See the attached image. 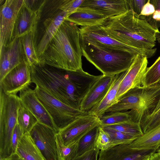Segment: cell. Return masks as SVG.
Instances as JSON below:
<instances>
[{
  "instance_id": "cell-1",
  "label": "cell",
  "mask_w": 160,
  "mask_h": 160,
  "mask_svg": "<svg viewBox=\"0 0 160 160\" xmlns=\"http://www.w3.org/2000/svg\"><path fill=\"white\" fill-rule=\"evenodd\" d=\"M30 67L32 83L64 103L77 108L83 83L75 71L42 63Z\"/></svg>"
},
{
  "instance_id": "cell-2",
  "label": "cell",
  "mask_w": 160,
  "mask_h": 160,
  "mask_svg": "<svg viewBox=\"0 0 160 160\" xmlns=\"http://www.w3.org/2000/svg\"><path fill=\"white\" fill-rule=\"evenodd\" d=\"M80 30L65 20L40 58V62L69 71L82 69Z\"/></svg>"
},
{
  "instance_id": "cell-3",
  "label": "cell",
  "mask_w": 160,
  "mask_h": 160,
  "mask_svg": "<svg viewBox=\"0 0 160 160\" xmlns=\"http://www.w3.org/2000/svg\"><path fill=\"white\" fill-rule=\"evenodd\" d=\"M101 27L112 37L132 47L146 49L156 45V30L148 21L136 17L131 10L108 18Z\"/></svg>"
},
{
  "instance_id": "cell-4",
  "label": "cell",
  "mask_w": 160,
  "mask_h": 160,
  "mask_svg": "<svg viewBox=\"0 0 160 160\" xmlns=\"http://www.w3.org/2000/svg\"><path fill=\"white\" fill-rule=\"evenodd\" d=\"M82 56L103 75H115L126 71L136 54L98 43L86 42L80 38Z\"/></svg>"
},
{
  "instance_id": "cell-5",
  "label": "cell",
  "mask_w": 160,
  "mask_h": 160,
  "mask_svg": "<svg viewBox=\"0 0 160 160\" xmlns=\"http://www.w3.org/2000/svg\"><path fill=\"white\" fill-rule=\"evenodd\" d=\"M62 0H45L39 12L35 43L39 59L68 17L66 12L60 9Z\"/></svg>"
},
{
  "instance_id": "cell-6",
  "label": "cell",
  "mask_w": 160,
  "mask_h": 160,
  "mask_svg": "<svg viewBox=\"0 0 160 160\" xmlns=\"http://www.w3.org/2000/svg\"><path fill=\"white\" fill-rule=\"evenodd\" d=\"M20 103V98L17 94H7L0 89V157L2 158L12 154L11 138L17 123Z\"/></svg>"
},
{
  "instance_id": "cell-7",
  "label": "cell",
  "mask_w": 160,
  "mask_h": 160,
  "mask_svg": "<svg viewBox=\"0 0 160 160\" xmlns=\"http://www.w3.org/2000/svg\"><path fill=\"white\" fill-rule=\"evenodd\" d=\"M160 98V82L131 89L124 94V102L132 119L141 123L155 108Z\"/></svg>"
},
{
  "instance_id": "cell-8",
  "label": "cell",
  "mask_w": 160,
  "mask_h": 160,
  "mask_svg": "<svg viewBox=\"0 0 160 160\" xmlns=\"http://www.w3.org/2000/svg\"><path fill=\"white\" fill-rule=\"evenodd\" d=\"M34 90L38 99L52 118L58 132L77 118L88 114L64 103L37 86Z\"/></svg>"
},
{
  "instance_id": "cell-9",
  "label": "cell",
  "mask_w": 160,
  "mask_h": 160,
  "mask_svg": "<svg viewBox=\"0 0 160 160\" xmlns=\"http://www.w3.org/2000/svg\"><path fill=\"white\" fill-rule=\"evenodd\" d=\"M80 38L84 42L98 43L119 48L135 54H140L151 58L157 49H146L131 47L120 42L111 36L101 26L81 27L79 28Z\"/></svg>"
},
{
  "instance_id": "cell-10",
  "label": "cell",
  "mask_w": 160,
  "mask_h": 160,
  "mask_svg": "<svg viewBox=\"0 0 160 160\" xmlns=\"http://www.w3.org/2000/svg\"><path fill=\"white\" fill-rule=\"evenodd\" d=\"M44 1L41 4L38 0H24L17 18L12 39L21 38L31 32H35L39 12Z\"/></svg>"
},
{
  "instance_id": "cell-11",
  "label": "cell",
  "mask_w": 160,
  "mask_h": 160,
  "mask_svg": "<svg viewBox=\"0 0 160 160\" xmlns=\"http://www.w3.org/2000/svg\"><path fill=\"white\" fill-rule=\"evenodd\" d=\"M24 0H6L0 6V49L12 42L14 26Z\"/></svg>"
},
{
  "instance_id": "cell-12",
  "label": "cell",
  "mask_w": 160,
  "mask_h": 160,
  "mask_svg": "<svg viewBox=\"0 0 160 160\" xmlns=\"http://www.w3.org/2000/svg\"><path fill=\"white\" fill-rule=\"evenodd\" d=\"M57 132L51 128L39 122L29 132L45 160H59L56 141Z\"/></svg>"
},
{
  "instance_id": "cell-13",
  "label": "cell",
  "mask_w": 160,
  "mask_h": 160,
  "mask_svg": "<svg viewBox=\"0 0 160 160\" xmlns=\"http://www.w3.org/2000/svg\"><path fill=\"white\" fill-rule=\"evenodd\" d=\"M99 125V118L88 113L77 118L58 133L63 144L68 145L78 142L90 131Z\"/></svg>"
},
{
  "instance_id": "cell-14",
  "label": "cell",
  "mask_w": 160,
  "mask_h": 160,
  "mask_svg": "<svg viewBox=\"0 0 160 160\" xmlns=\"http://www.w3.org/2000/svg\"><path fill=\"white\" fill-rule=\"evenodd\" d=\"M148 58L143 55H136L120 83L116 95V102L130 90L142 86L148 68Z\"/></svg>"
},
{
  "instance_id": "cell-15",
  "label": "cell",
  "mask_w": 160,
  "mask_h": 160,
  "mask_svg": "<svg viewBox=\"0 0 160 160\" xmlns=\"http://www.w3.org/2000/svg\"><path fill=\"white\" fill-rule=\"evenodd\" d=\"M31 83V67L25 62L13 68L0 81V89L7 94H17Z\"/></svg>"
},
{
  "instance_id": "cell-16",
  "label": "cell",
  "mask_w": 160,
  "mask_h": 160,
  "mask_svg": "<svg viewBox=\"0 0 160 160\" xmlns=\"http://www.w3.org/2000/svg\"><path fill=\"white\" fill-rule=\"evenodd\" d=\"M26 61L21 38H15L0 49V81L11 70Z\"/></svg>"
},
{
  "instance_id": "cell-17",
  "label": "cell",
  "mask_w": 160,
  "mask_h": 160,
  "mask_svg": "<svg viewBox=\"0 0 160 160\" xmlns=\"http://www.w3.org/2000/svg\"><path fill=\"white\" fill-rule=\"evenodd\" d=\"M79 8L94 12L108 18L130 9L127 0H84Z\"/></svg>"
},
{
  "instance_id": "cell-18",
  "label": "cell",
  "mask_w": 160,
  "mask_h": 160,
  "mask_svg": "<svg viewBox=\"0 0 160 160\" xmlns=\"http://www.w3.org/2000/svg\"><path fill=\"white\" fill-rule=\"evenodd\" d=\"M115 75H102L90 88L83 98L80 110L88 112L103 99L110 88Z\"/></svg>"
},
{
  "instance_id": "cell-19",
  "label": "cell",
  "mask_w": 160,
  "mask_h": 160,
  "mask_svg": "<svg viewBox=\"0 0 160 160\" xmlns=\"http://www.w3.org/2000/svg\"><path fill=\"white\" fill-rule=\"evenodd\" d=\"M19 96L23 104L35 116L38 122L57 132L52 118L38 99L34 89L28 87L20 92Z\"/></svg>"
},
{
  "instance_id": "cell-20",
  "label": "cell",
  "mask_w": 160,
  "mask_h": 160,
  "mask_svg": "<svg viewBox=\"0 0 160 160\" xmlns=\"http://www.w3.org/2000/svg\"><path fill=\"white\" fill-rule=\"evenodd\" d=\"M155 151L136 150L132 149L130 144H122L100 150L98 160H143Z\"/></svg>"
},
{
  "instance_id": "cell-21",
  "label": "cell",
  "mask_w": 160,
  "mask_h": 160,
  "mask_svg": "<svg viewBox=\"0 0 160 160\" xmlns=\"http://www.w3.org/2000/svg\"><path fill=\"white\" fill-rule=\"evenodd\" d=\"M130 146L136 150L156 151L160 147V123L138 138Z\"/></svg>"
},
{
  "instance_id": "cell-22",
  "label": "cell",
  "mask_w": 160,
  "mask_h": 160,
  "mask_svg": "<svg viewBox=\"0 0 160 160\" xmlns=\"http://www.w3.org/2000/svg\"><path fill=\"white\" fill-rule=\"evenodd\" d=\"M126 71L115 75L112 84L105 97L96 106L89 110L88 112V114L99 118L116 102V95L118 88L125 74Z\"/></svg>"
},
{
  "instance_id": "cell-23",
  "label": "cell",
  "mask_w": 160,
  "mask_h": 160,
  "mask_svg": "<svg viewBox=\"0 0 160 160\" xmlns=\"http://www.w3.org/2000/svg\"><path fill=\"white\" fill-rule=\"evenodd\" d=\"M107 18L94 12L79 8L75 12L69 15L65 20L72 22L77 26L88 27L101 26Z\"/></svg>"
},
{
  "instance_id": "cell-24",
  "label": "cell",
  "mask_w": 160,
  "mask_h": 160,
  "mask_svg": "<svg viewBox=\"0 0 160 160\" xmlns=\"http://www.w3.org/2000/svg\"><path fill=\"white\" fill-rule=\"evenodd\" d=\"M15 153L24 160H45L29 132L22 136L18 142Z\"/></svg>"
},
{
  "instance_id": "cell-25",
  "label": "cell",
  "mask_w": 160,
  "mask_h": 160,
  "mask_svg": "<svg viewBox=\"0 0 160 160\" xmlns=\"http://www.w3.org/2000/svg\"><path fill=\"white\" fill-rule=\"evenodd\" d=\"M35 33L31 32L21 37L26 61L30 67L40 63L36 50Z\"/></svg>"
},
{
  "instance_id": "cell-26",
  "label": "cell",
  "mask_w": 160,
  "mask_h": 160,
  "mask_svg": "<svg viewBox=\"0 0 160 160\" xmlns=\"http://www.w3.org/2000/svg\"><path fill=\"white\" fill-rule=\"evenodd\" d=\"M38 122L36 118L21 100L18 111L17 123L22 129L23 134L29 132Z\"/></svg>"
},
{
  "instance_id": "cell-27",
  "label": "cell",
  "mask_w": 160,
  "mask_h": 160,
  "mask_svg": "<svg viewBox=\"0 0 160 160\" xmlns=\"http://www.w3.org/2000/svg\"><path fill=\"white\" fill-rule=\"evenodd\" d=\"M99 127L100 125L95 127L80 140L78 142L76 157L96 148V142Z\"/></svg>"
},
{
  "instance_id": "cell-28",
  "label": "cell",
  "mask_w": 160,
  "mask_h": 160,
  "mask_svg": "<svg viewBox=\"0 0 160 160\" xmlns=\"http://www.w3.org/2000/svg\"><path fill=\"white\" fill-rule=\"evenodd\" d=\"M99 118L101 127L132 120L130 111L105 113Z\"/></svg>"
},
{
  "instance_id": "cell-29",
  "label": "cell",
  "mask_w": 160,
  "mask_h": 160,
  "mask_svg": "<svg viewBox=\"0 0 160 160\" xmlns=\"http://www.w3.org/2000/svg\"><path fill=\"white\" fill-rule=\"evenodd\" d=\"M101 127L114 129L137 137L142 136L143 134L140 123L134 122L132 120L119 124Z\"/></svg>"
},
{
  "instance_id": "cell-30",
  "label": "cell",
  "mask_w": 160,
  "mask_h": 160,
  "mask_svg": "<svg viewBox=\"0 0 160 160\" xmlns=\"http://www.w3.org/2000/svg\"><path fill=\"white\" fill-rule=\"evenodd\" d=\"M56 141L59 160H72L76 157L78 142L65 145L58 132L56 135Z\"/></svg>"
},
{
  "instance_id": "cell-31",
  "label": "cell",
  "mask_w": 160,
  "mask_h": 160,
  "mask_svg": "<svg viewBox=\"0 0 160 160\" xmlns=\"http://www.w3.org/2000/svg\"><path fill=\"white\" fill-rule=\"evenodd\" d=\"M102 128L109 135L111 148L120 144H130L138 138L114 129Z\"/></svg>"
},
{
  "instance_id": "cell-32",
  "label": "cell",
  "mask_w": 160,
  "mask_h": 160,
  "mask_svg": "<svg viewBox=\"0 0 160 160\" xmlns=\"http://www.w3.org/2000/svg\"><path fill=\"white\" fill-rule=\"evenodd\" d=\"M160 82V56L150 67L147 68L142 86H151Z\"/></svg>"
},
{
  "instance_id": "cell-33",
  "label": "cell",
  "mask_w": 160,
  "mask_h": 160,
  "mask_svg": "<svg viewBox=\"0 0 160 160\" xmlns=\"http://www.w3.org/2000/svg\"><path fill=\"white\" fill-rule=\"evenodd\" d=\"M160 123V108L155 112L147 115L141 123L143 133Z\"/></svg>"
},
{
  "instance_id": "cell-34",
  "label": "cell",
  "mask_w": 160,
  "mask_h": 160,
  "mask_svg": "<svg viewBox=\"0 0 160 160\" xmlns=\"http://www.w3.org/2000/svg\"><path fill=\"white\" fill-rule=\"evenodd\" d=\"M96 147L100 150H105L111 147L109 134L100 126L96 139Z\"/></svg>"
},
{
  "instance_id": "cell-35",
  "label": "cell",
  "mask_w": 160,
  "mask_h": 160,
  "mask_svg": "<svg viewBox=\"0 0 160 160\" xmlns=\"http://www.w3.org/2000/svg\"><path fill=\"white\" fill-rule=\"evenodd\" d=\"M84 1V0H62L59 8L61 10L66 12L68 17L77 10Z\"/></svg>"
},
{
  "instance_id": "cell-36",
  "label": "cell",
  "mask_w": 160,
  "mask_h": 160,
  "mask_svg": "<svg viewBox=\"0 0 160 160\" xmlns=\"http://www.w3.org/2000/svg\"><path fill=\"white\" fill-rule=\"evenodd\" d=\"M24 134L23 131L17 123L13 129L11 141V150L12 154L16 152L18 142Z\"/></svg>"
},
{
  "instance_id": "cell-37",
  "label": "cell",
  "mask_w": 160,
  "mask_h": 160,
  "mask_svg": "<svg viewBox=\"0 0 160 160\" xmlns=\"http://www.w3.org/2000/svg\"><path fill=\"white\" fill-rule=\"evenodd\" d=\"M130 10L138 18L142 8L147 2L146 0H127Z\"/></svg>"
},
{
  "instance_id": "cell-38",
  "label": "cell",
  "mask_w": 160,
  "mask_h": 160,
  "mask_svg": "<svg viewBox=\"0 0 160 160\" xmlns=\"http://www.w3.org/2000/svg\"><path fill=\"white\" fill-rule=\"evenodd\" d=\"M100 151L96 148L75 157L72 160H98Z\"/></svg>"
},
{
  "instance_id": "cell-39",
  "label": "cell",
  "mask_w": 160,
  "mask_h": 160,
  "mask_svg": "<svg viewBox=\"0 0 160 160\" xmlns=\"http://www.w3.org/2000/svg\"><path fill=\"white\" fill-rule=\"evenodd\" d=\"M155 11V9L154 5L150 3V0H148L143 6L138 18L140 16L147 17L151 16Z\"/></svg>"
},
{
  "instance_id": "cell-40",
  "label": "cell",
  "mask_w": 160,
  "mask_h": 160,
  "mask_svg": "<svg viewBox=\"0 0 160 160\" xmlns=\"http://www.w3.org/2000/svg\"><path fill=\"white\" fill-rule=\"evenodd\" d=\"M6 160H24L17 153H15L10 156L6 158Z\"/></svg>"
},
{
  "instance_id": "cell-41",
  "label": "cell",
  "mask_w": 160,
  "mask_h": 160,
  "mask_svg": "<svg viewBox=\"0 0 160 160\" xmlns=\"http://www.w3.org/2000/svg\"><path fill=\"white\" fill-rule=\"evenodd\" d=\"M149 160H160V156L158 152H154L150 155Z\"/></svg>"
},
{
  "instance_id": "cell-42",
  "label": "cell",
  "mask_w": 160,
  "mask_h": 160,
  "mask_svg": "<svg viewBox=\"0 0 160 160\" xmlns=\"http://www.w3.org/2000/svg\"><path fill=\"white\" fill-rule=\"evenodd\" d=\"M150 1L154 6L155 10H160V0H150Z\"/></svg>"
},
{
  "instance_id": "cell-43",
  "label": "cell",
  "mask_w": 160,
  "mask_h": 160,
  "mask_svg": "<svg viewBox=\"0 0 160 160\" xmlns=\"http://www.w3.org/2000/svg\"><path fill=\"white\" fill-rule=\"evenodd\" d=\"M160 108V98L159 100L155 109L151 113H153L156 112Z\"/></svg>"
},
{
  "instance_id": "cell-44",
  "label": "cell",
  "mask_w": 160,
  "mask_h": 160,
  "mask_svg": "<svg viewBox=\"0 0 160 160\" xmlns=\"http://www.w3.org/2000/svg\"><path fill=\"white\" fill-rule=\"evenodd\" d=\"M156 37L157 40L158 42L160 43V32H159L156 33Z\"/></svg>"
},
{
  "instance_id": "cell-45",
  "label": "cell",
  "mask_w": 160,
  "mask_h": 160,
  "mask_svg": "<svg viewBox=\"0 0 160 160\" xmlns=\"http://www.w3.org/2000/svg\"><path fill=\"white\" fill-rule=\"evenodd\" d=\"M158 152L160 156V147L158 148L156 151Z\"/></svg>"
},
{
  "instance_id": "cell-46",
  "label": "cell",
  "mask_w": 160,
  "mask_h": 160,
  "mask_svg": "<svg viewBox=\"0 0 160 160\" xmlns=\"http://www.w3.org/2000/svg\"><path fill=\"white\" fill-rule=\"evenodd\" d=\"M0 160H6V158H2L1 157H0Z\"/></svg>"
},
{
  "instance_id": "cell-47",
  "label": "cell",
  "mask_w": 160,
  "mask_h": 160,
  "mask_svg": "<svg viewBox=\"0 0 160 160\" xmlns=\"http://www.w3.org/2000/svg\"><path fill=\"white\" fill-rule=\"evenodd\" d=\"M149 157H150V156L148 157V158L145 159H144L143 160H149Z\"/></svg>"
}]
</instances>
